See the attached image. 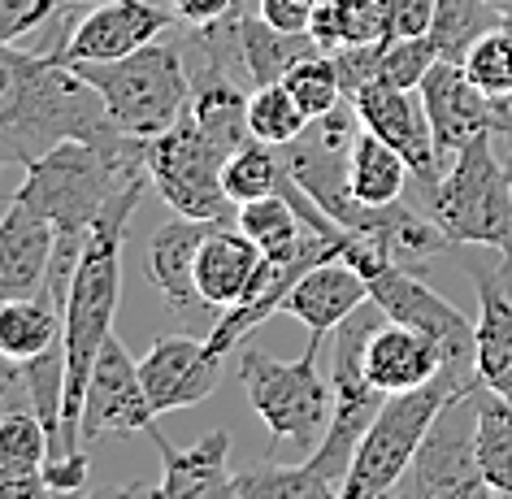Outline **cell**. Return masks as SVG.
I'll return each instance as SVG.
<instances>
[{"label":"cell","instance_id":"c3c4849f","mask_svg":"<svg viewBox=\"0 0 512 499\" xmlns=\"http://www.w3.org/2000/svg\"><path fill=\"white\" fill-rule=\"evenodd\" d=\"M382 499H404V491H391V495H382Z\"/></svg>","mask_w":512,"mask_h":499},{"label":"cell","instance_id":"4316f807","mask_svg":"<svg viewBox=\"0 0 512 499\" xmlns=\"http://www.w3.org/2000/svg\"><path fill=\"white\" fill-rule=\"evenodd\" d=\"M408 178H413V170H408V161L400 152H395L387 139H378L374 131L361 126L352 139V152H348V183H352L356 204L382 209V204L404 200Z\"/></svg>","mask_w":512,"mask_h":499},{"label":"cell","instance_id":"836d02e7","mask_svg":"<svg viewBox=\"0 0 512 499\" xmlns=\"http://www.w3.org/2000/svg\"><path fill=\"white\" fill-rule=\"evenodd\" d=\"M309 126H313L309 113L296 105V96H291L283 83L252 87V100H248V131H252V139L274 144V148H287V144H296Z\"/></svg>","mask_w":512,"mask_h":499},{"label":"cell","instance_id":"7c38bea8","mask_svg":"<svg viewBox=\"0 0 512 499\" xmlns=\"http://www.w3.org/2000/svg\"><path fill=\"white\" fill-rule=\"evenodd\" d=\"M408 478L430 486L439 499H499L478 460V391L456 395L434 417Z\"/></svg>","mask_w":512,"mask_h":499},{"label":"cell","instance_id":"7a4b0ae2","mask_svg":"<svg viewBox=\"0 0 512 499\" xmlns=\"http://www.w3.org/2000/svg\"><path fill=\"white\" fill-rule=\"evenodd\" d=\"M152 183L126 187L118 200L87 230L83 261L74 270L70 300H66V456H87L79 439L83 430V400L92 382L96 356L113 339V313L122 296V243L131 230V217Z\"/></svg>","mask_w":512,"mask_h":499},{"label":"cell","instance_id":"603a6c76","mask_svg":"<svg viewBox=\"0 0 512 499\" xmlns=\"http://www.w3.org/2000/svg\"><path fill=\"white\" fill-rule=\"evenodd\" d=\"M53 439L35 408L0 417V499H57L48 482Z\"/></svg>","mask_w":512,"mask_h":499},{"label":"cell","instance_id":"cb8c5ba5","mask_svg":"<svg viewBox=\"0 0 512 499\" xmlns=\"http://www.w3.org/2000/svg\"><path fill=\"white\" fill-rule=\"evenodd\" d=\"M361 304H369V283L343 257H335V261L313 265V270L291 287L283 313H291L296 322L309 326V335H335Z\"/></svg>","mask_w":512,"mask_h":499},{"label":"cell","instance_id":"ab89813d","mask_svg":"<svg viewBox=\"0 0 512 499\" xmlns=\"http://www.w3.org/2000/svg\"><path fill=\"white\" fill-rule=\"evenodd\" d=\"M339 66V83H343V96L361 92L365 83L378 79V57H382V44H361V48H339L330 53Z\"/></svg>","mask_w":512,"mask_h":499},{"label":"cell","instance_id":"f546056e","mask_svg":"<svg viewBox=\"0 0 512 499\" xmlns=\"http://www.w3.org/2000/svg\"><path fill=\"white\" fill-rule=\"evenodd\" d=\"M478 460L499 499H512V400L478 387Z\"/></svg>","mask_w":512,"mask_h":499},{"label":"cell","instance_id":"60d3db41","mask_svg":"<svg viewBox=\"0 0 512 499\" xmlns=\"http://www.w3.org/2000/svg\"><path fill=\"white\" fill-rule=\"evenodd\" d=\"M322 0H256V14L270 22L274 31L287 35H309L313 31V14Z\"/></svg>","mask_w":512,"mask_h":499},{"label":"cell","instance_id":"7402d4cb","mask_svg":"<svg viewBox=\"0 0 512 499\" xmlns=\"http://www.w3.org/2000/svg\"><path fill=\"white\" fill-rule=\"evenodd\" d=\"M473 274V296H478V322H473V339H478V378L486 391L508 395L512 400V296L504 270H486V265L469 261Z\"/></svg>","mask_w":512,"mask_h":499},{"label":"cell","instance_id":"7bdbcfd3","mask_svg":"<svg viewBox=\"0 0 512 499\" xmlns=\"http://www.w3.org/2000/svg\"><path fill=\"white\" fill-rule=\"evenodd\" d=\"M14 408H31V382H27V365L0 356V417L14 413Z\"/></svg>","mask_w":512,"mask_h":499},{"label":"cell","instance_id":"681fc988","mask_svg":"<svg viewBox=\"0 0 512 499\" xmlns=\"http://www.w3.org/2000/svg\"><path fill=\"white\" fill-rule=\"evenodd\" d=\"M508 27H512V18H508Z\"/></svg>","mask_w":512,"mask_h":499},{"label":"cell","instance_id":"ba28073f","mask_svg":"<svg viewBox=\"0 0 512 499\" xmlns=\"http://www.w3.org/2000/svg\"><path fill=\"white\" fill-rule=\"evenodd\" d=\"M382 322H387V313L369 300L330 335V387H335V408H330L326 439L309 456V465L335 486H343V478H348L356 447H361L369 421L378 417L382 400H387L365 374V343Z\"/></svg>","mask_w":512,"mask_h":499},{"label":"cell","instance_id":"7dc6e473","mask_svg":"<svg viewBox=\"0 0 512 499\" xmlns=\"http://www.w3.org/2000/svg\"><path fill=\"white\" fill-rule=\"evenodd\" d=\"M66 9H83V5H96V0H61Z\"/></svg>","mask_w":512,"mask_h":499},{"label":"cell","instance_id":"52a82bcc","mask_svg":"<svg viewBox=\"0 0 512 499\" xmlns=\"http://www.w3.org/2000/svg\"><path fill=\"white\" fill-rule=\"evenodd\" d=\"M105 100L109 122L126 135L157 139L191 109V74L178 44H148L122 61L74 66Z\"/></svg>","mask_w":512,"mask_h":499},{"label":"cell","instance_id":"83f0119b","mask_svg":"<svg viewBox=\"0 0 512 499\" xmlns=\"http://www.w3.org/2000/svg\"><path fill=\"white\" fill-rule=\"evenodd\" d=\"M309 35L322 53H339V48L382 44L387 40V22H382L378 0H322Z\"/></svg>","mask_w":512,"mask_h":499},{"label":"cell","instance_id":"b9f144b4","mask_svg":"<svg viewBox=\"0 0 512 499\" xmlns=\"http://www.w3.org/2000/svg\"><path fill=\"white\" fill-rule=\"evenodd\" d=\"M174 9V18L183 27H209V22H222L230 14H239L248 0H165Z\"/></svg>","mask_w":512,"mask_h":499},{"label":"cell","instance_id":"74e56055","mask_svg":"<svg viewBox=\"0 0 512 499\" xmlns=\"http://www.w3.org/2000/svg\"><path fill=\"white\" fill-rule=\"evenodd\" d=\"M61 0H0V44H18L61 14Z\"/></svg>","mask_w":512,"mask_h":499},{"label":"cell","instance_id":"ac0fdd59","mask_svg":"<svg viewBox=\"0 0 512 499\" xmlns=\"http://www.w3.org/2000/svg\"><path fill=\"white\" fill-rule=\"evenodd\" d=\"M148 434L161 456V482H157L161 499H243L239 478L226 469V456H230L226 430H209L191 447H174L157 426Z\"/></svg>","mask_w":512,"mask_h":499},{"label":"cell","instance_id":"4fadbf2b","mask_svg":"<svg viewBox=\"0 0 512 499\" xmlns=\"http://www.w3.org/2000/svg\"><path fill=\"white\" fill-rule=\"evenodd\" d=\"M421 105H426L434 148L439 157H456L478 135H499L512 126V100L486 96L478 83L465 74L460 61H434L430 74L421 79Z\"/></svg>","mask_w":512,"mask_h":499},{"label":"cell","instance_id":"f1b7e54d","mask_svg":"<svg viewBox=\"0 0 512 499\" xmlns=\"http://www.w3.org/2000/svg\"><path fill=\"white\" fill-rule=\"evenodd\" d=\"M287 183V157L283 148L274 144H261V139H248L239 152H230L226 165H222V187L230 204H252L261 196H278Z\"/></svg>","mask_w":512,"mask_h":499},{"label":"cell","instance_id":"30bf717a","mask_svg":"<svg viewBox=\"0 0 512 499\" xmlns=\"http://www.w3.org/2000/svg\"><path fill=\"white\" fill-rule=\"evenodd\" d=\"M369 300L378 304L391 322L413 326L426 339H434L443 348V369L452 374L460 387L478 391V339H473V322L456 304H447L439 291L426 287L417 278V270H404V265H387L369 278Z\"/></svg>","mask_w":512,"mask_h":499},{"label":"cell","instance_id":"6da1fadb","mask_svg":"<svg viewBox=\"0 0 512 499\" xmlns=\"http://www.w3.org/2000/svg\"><path fill=\"white\" fill-rule=\"evenodd\" d=\"M109 126L100 92L53 48L18 53L0 44V170H27L61 139H96Z\"/></svg>","mask_w":512,"mask_h":499},{"label":"cell","instance_id":"f35d334b","mask_svg":"<svg viewBox=\"0 0 512 499\" xmlns=\"http://www.w3.org/2000/svg\"><path fill=\"white\" fill-rule=\"evenodd\" d=\"M434 5L439 0H378L382 22H387V40H408V35H430Z\"/></svg>","mask_w":512,"mask_h":499},{"label":"cell","instance_id":"3957f363","mask_svg":"<svg viewBox=\"0 0 512 499\" xmlns=\"http://www.w3.org/2000/svg\"><path fill=\"white\" fill-rule=\"evenodd\" d=\"M135 183L148 178V139L109 126L96 139H61L22 174L14 200L40 209L61 235H87L92 222Z\"/></svg>","mask_w":512,"mask_h":499},{"label":"cell","instance_id":"ee69618b","mask_svg":"<svg viewBox=\"0 0 512 499\" xmlns=\"http://www.w3.org/2000/svg\"><path fill=\"white\" fill-rule=\"evenodd\" d=\"M83 499H161V495H157V482H109L87 491Z\"/></svg>","mask_w":512,"mask_h":499},{"label":"cell","instance_id":"2e32d148","mask_svg":"<svg viewBox=\"0 0 512 499\" xmlns=\"http://www.w3.org/2000/svg\"><path fill=\"white\" fill-rule=\"evenodd\" d=\"M222 361L209 343L196 335H165L139 356V378L152 400V413H178L222 387Z\"/></svg>","mask_w":512,"mask_h":499},{"label":"cell","instance_id":"d590c367","mask_svg":"<svg viewBox=\"0 0 512 499\" xmlns=\"http://www.w3.org/2000/svg\"><path fill=\"white\" fill-rule=\"evenodd\" d=\"M460 66H465V74L486 96L512 100V27L508 22L495 31H486L482 40L469 48V57L460 61Z\"/></svg>","mask_w":512,"mask_h":499},{"label":"cell","instance_id":"44dd1931","mask_svg":"<svg viewBox=\"0 0 512 499\" xmlns=\"http://www.w3.org/2000/svg\"><path fill=\"white\" fill-rule=\"evenodd\" d=\"M365 374L382 395L417 391L443 374V348L413 326L382 322L365 343Z\"/></svg>","mask_w":512,"mask_h":499},{"label":"cell","instance_id":"e575fe53","mask_svg":"<svg viewBox=\"0 0 512 499\" xmlns=\"http://www.w3.org/2000/svg\"><path fill=\"white\" fill-rule=\"evenodd\" d=\"M283 87L296 96V105L309 113V122L326 118L330 109H339L343 100H348L343 96V83H339V66H335L330 53H317L309 61H300V66L283 79Z\"/></svg>","mask_w":512,"mask_h":499},{"label":"cell","instance_id":"5bb4252c","mask_svg":"<svg viewBox=\"0 0 512 499\" xmlns=\"http://www.w3.org/2000/svg\"><path fill=\"white\" fill-rule=\"evenodd\" d=\"M157 426L152 400L139 378V361L126 352V343L113 335L96 356L92 382H87V400H83V447H96L109 434H148Z\"/></svg>","mask_w":512,"mask_h":499},{"label":"cell","instance_id":"ffe728a7","mask_svg":"<svg viewBox=\"0 0 512 499\" xmlns=\"http://www.w3.org/2000/svg\"><path fill=\"white\" fill-rule=\"evenodd\" d=\"M265 265V252L256 248V239H248L239 230V222H217L213 235L204 239L200 261H196V287L200 300L213 313H226L235 304L248 300V291L256 287V274Z\"/></svg>","mask_w":512,"mask_h":499},{"label":"cell","instance_id":"bcb514c9","mask_svg":"<svg viewBox=\"0 0 512 499\" xmlns=\"http://www.w3.org/2000/svg\"><path fill=\"white\" fill-rule=\"evenodd\" d=\"M491 5L499 9V14H508V18H512V0H491Z\"/></svg>","mask_w":512,"mask_h":499},{"label":"cell","instance_id":"d6986e66","mask_svg":"<svg viewBox=\"0 0 512 499\" xmlns=\"http://www.w3.org/2000/svg\"><path fill=\"white\" fill-rule=\"evenodd\" d=\"M57 252V226L27 200H9L0 217V300L44 296Z\"/></svg>","mask_w":512,"mask_h":499},{"label":"cell","instance_id":"e0dca14e","mask_svg":"<svg viewBox=\"0 0 512 499\" xmlns=\"http://www.w3.org/2000/svg\"><path fill=\"white\" fill-rule=\"evenodd\" d=\"M213 226L217 222L178 213L165 226L152 230V239H148V283L157 287L165 309H170L174 317H183V322L196 317V322L217 326V317H222L200 300V287H196V261H200L204 239L213 235Z\"/></svg>","mask_w":512,"mask_h":499},{"label":"cell","instance_id":"4dcf8cb0","mask_svg":"<svg viewBox=\"0 0 512 499\" xmlns=\"http://www.w3.org/2000/svg\"><path fill=\"white\" fill-rule=\"evenodd\" d=\"M504 22H508V14H499L491 0H439V5H434L430 40L443 61H465L469 48L478 44L486 31L504 27Z\"/></svg>","mask_w":512,"mask_h":499},{"label":"cell","instance_id":"277c9868","mask_svg":"<svg viewBox=\"0 0 512 499\" xmlns=\"http://www.w3.org/2000/svg\"><path fill=\"white\" fill-rule=\"evenodd\" d=\"M421 209L452 235V243L491 248L504 278H512V178L495 135H478L460 148L439 183L421 191Z\"/></svg>","mask_w":512,"mask_h":499},{"label":"cell","instance_id":"1f68e13d","mask_svg":"<svg viewBox=\"0 0 512 499\" xmlns=\"http://www.w3.org/2000/svg\"><path fill=\"white\" fill-rule=\"evenodd\" d=\"M235 222L243 235L256 239V248H261L265 257H287V252H296L304 239V226H309L283 191H278V196H261L252 204H239Z\"/></svg>","mask_w":512,"mask_h":499},{"label":"cell","instance_id":"8992f818","mask_svg":"<svg viewBox=\"0 0 512 499\" xmlns=\"http://www.w3.org/2000/svg\"><path fill=\"white\" fill-rule=\"evenodd\" d=\"M456 395H469V387H460L447 369L417 391L387 395L378 417L369 421L361 447H356L348 478L339 486L343 499H382V495L400 491V482L408 478V469H413L434 417H439Z\"/></svg>","mask_w":512,"mask_h":499},{"label":"cell","instance_id":"d4e9b609","mask_svg":"<svg viewBox=\"0 0 512 499\" xmlns=\"http://www.w3.org/2000/svg\"><path fill=\"white\" fill-rule=\"evenodd\" d=\"M239 44H243V66L252 74V87H265V83H283L300 61L317 57L313 35H287V31H274L256 9H243L239 18Z\"/></svg>","mask_w":512,"mask_h":499},{"label":"cell","instance_id":"5b68a950","mask_svg":"<svg viewBox=\"0 0 512 499\" xmlns=\"http://www.w3.org/2000/svg\"><path fill=\"white\" fill-rule=\"evenodd\" d=\"M326 335H313L296 361H278V356L261 348L239 352V378L248 391L252 413L261 426L274 434L278 443H291L300 460H309L326 439L330 408H335V387L317 369V352H322Z\"/></svg>","mask_w":512,"mask_h":499},{"label":"cell","instance_id":"484cf974","mask_svg":"<svg viewBox=\"0 0 512 499\" xmlns=\"http://www.w3.org/2000/svg\"><path fill=\"white\" fill-rule=\"evenodd\" d=\"M61 343H66V313L53 309L44 296L0 300V356L27 365Z\"/></svg>","mask_w":512,"mask_h":499},{"label":"cell","instance_id":"f6af8a7d","mask_svg":"<svg viewBox=\"0 0 512 499\" xmlns=\"http://www.w3.org/2000/svg\"><path fill=\"white\" fill-rule=\"evenodd\" d=\"M400 491H404V499H439V495L430 491V486H421V482H413V478H404Z\"/></svg>","mask_w":512,"mask_h":499},{"label":"cell","instance_id":"8d00e7d4","mask_svg":"<svg viewBox=\"0 0 512 499\" xmlns=\"http://www.w3.org/2000/svg\"><path fill=\"white\" fill-rule=\"evenodd\" d=\"M439 61V48H434L430 35H408V40H382V57H378V79L408 87L417 92L421 79L430 74V66Z\"/></svg>","mask_w":512,"mask_h":499},{"label":"cell","instance_id":"9a60e30c","mask_svg":"<svg viewBox=\"0 0 512 499\" xmlns=\"http://www.w3.org/2000/svg\"><path fill=\"white\" fill-rule=\"evenodd\" d=\"M348 100L356 105V118H361L365 131L387 139V144L408 161L417 191H430L439 183L443 157H439V148H434V131H430L426 105H421V92H408V87L374 79V83H365L361 92H352Z\"/></svg>","mask_w":512,"mask_h":499},{"label":"cell","instance_id":"8fae6325","mask_svg":"<svg viewBox=\"0 0 512 499\" xmlns=\"http://www.w3.org/2000/svg\"><path fill=\"white\" fill-rule=\"evenodd\" d=\"M174 9L165 0H96L66 27L53 44V53L66 66H100V61H122L139 48L157 44L174 27Z\"/></svg>","mask_w":512,"mask_h":499},{"label":"cell","instance_id":"9c48e42d","mask_svg":"<svg viewBox=\"0 0 512 499\" xmlns=\"http://www.w3.org/2000/svg\"><path fill=\"white\" fill-rule=\"evenodd\" d=\"M226 157L230 152L217 148L196 126V118L183 113L165 135L148 139V178L174 213L204 217V222H230L239 209L222 187Z\"/></svg>","mask_w":512,"mask_h":499},{"label":"cell","instance_id":"d6a6232c","mask_svg":"<svg viewBox=\"0 0 512 499\" xmlns=\"http://www.w3.org/2000/svg\"><path fill=\"white\" fill-rule=\"evenodd\" d=\"M243 499H343L330 478H322L309 460L296 465H252L235 473Z\"/></svg>","mask_w":512,"mask_h":499}]
</instances>
